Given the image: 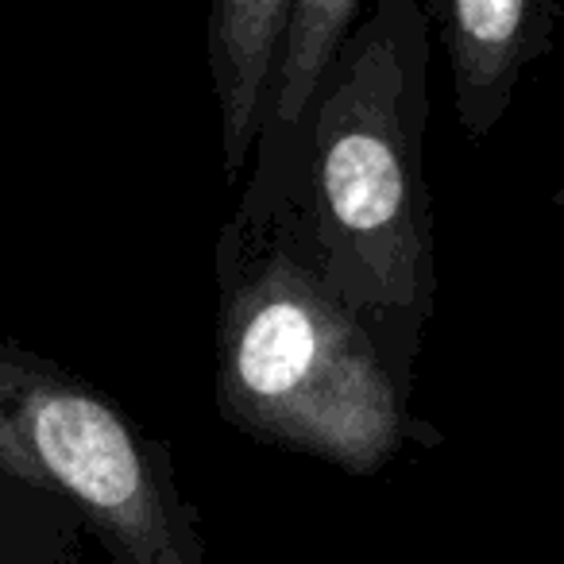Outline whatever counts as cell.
Wrapping results in <instances>:
<instances>
[{
  "label": "cell",
  "mask_w": 564,
  "mask_h": 564,
  "mask_svg": "<svg viewBox=\"0 0 564 564\" xmlns=\"http://www.w3.org/2000/svg\"><path fill=\"white\" fill-rule=\"evenodd\" d=\"M425 55V4H376L325 86L302 197L310 263L371 329L394 379L410 368L437 286L422 182Z\"/></svg>",
  "instance_id": "6da1fadb"
},
{
  "label": "cell",
  "mask_w": 564,
  "mask_h": 564,
  "mask_svg": "<svg viewBox=\"0 0 564 564\" xmlns=\"http://www.w3.org/2000/svg\"><path fill=\"white\" fill-rule=\"evenodd\" d=\"M228 232V228H225ZM279 240L248 256L220 240L217 410L232 430L271 448L376 476L406 441L441 433L406 414L379 340L325 274Z\"/></svg>",
  "instance_id": "7a4b0ae2"
},
{
  "label": "cell",
  "mask_w": 564,
  "mask_h": 564,
  "mask_svg": "<svg viewBox=\"0 0 564 564\" xmlns=\"http://www.w3.org/2000/svg\"><path fill=\"white\" fill-rule=\"evenodd\" d=\"M0 476L70 502L109 564H209L166 441L17 340L0 348Z\"/></svg>",
  "instance_id": "3957f363"
},
{
  "label": "cell",
  "mask_w": 564,
  "mask_h": 564,
  "mask_svg": "<svg viewBox=\"0 0 564 564\" xmlns=\"http://www.w3.org/2000/svg\"><path fill=\"white\" fill-rule=\"evenodd\" d=\"M453 70L456 120L484 140L507 112L522 74L553 51L561 4L553 0H437L425 4Z\"/></svg>",
  "instance_id": "277c9868"
},
{
  "label": "cell",
  "mask_w": 564,
  "mask_h": 564,
  "mask_svg": "<svg viewBox=\"0 0 564 564\" xmlns=\"http://www.w3.org/2000/svg\"><path fill=\"white\" fill-rule=\"evenodd\" d=\"M294 0H217L209 9V74L220 109L225 178L236 182L263 135Z\"/></svg>",
  "instance_id": "5b68a950"
},
{
  "label": "cell",
  "mask_w": 564,
  "mask_h": 564,
  "mask_svg": "<svg viewBox=\"0 0 564 564\" xmlns=\"http://www.w3.org/2000/svg\"><path fill=\"white\" fill-rule=\"evenodd\" d=\"M78 525L58 495L0 476V564H78Z\"/></svg>",
  "instance_id": "8992f818"
},
{
  "label": "cell",
  "mask_w": 564,
  "mask_h": 564,
  "mask_svg": "<svg viewBox=\"0 0 564 564\" xmlns=\"http://www.w3.org/2000/svg\"><path fill=\"white\" fill-rule=\"evenodd\" d=\"M556 205H561V209H564V186H561V194H556Z\"/></svg>",
  "instance_id": "52a82bcc"
}]
</instances>
